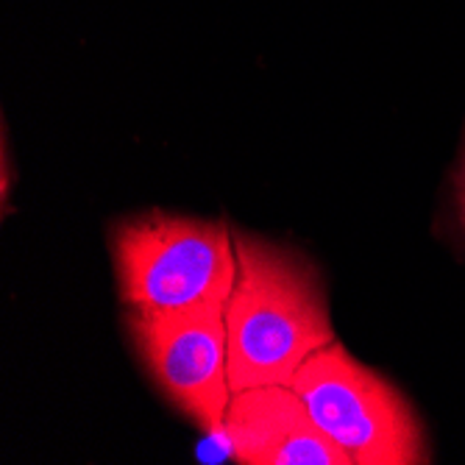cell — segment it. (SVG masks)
<instances>
[{"instance_id":"cell-7","label":"cell","mask_w":465,"mask_h":465,"mask_svg":"<svg viewBox=\"0 0 465 465\" xmlns=\"http://www.w3.org/2000/svg\"><path fill=\"white\" fill-rule=\"evenodd\" d=\"M462 176H465V171H462Z\"/></svg>"},{"instance_id":"cell-4","label":"cell","mask_w":465,"mask_h":465,"mask_svg":"<svg viewBox=\"0 0 465 465\" xmlns=\"http://www.w3.org/2000/svg\"><path fill=\"white\" fill-rule=\"evenodd\" d=\"M226 304L129 307L125 326L156 388L193 424L223 438L232 401Z\"/></svg>"},{"instance_id":"cell-3","label":"cell","mask_w":465,"mask_h":465,"mask_svg":"<svg viewBox=\"0 0 465 465\" xmlns=\"http://www.w3.org/2000/svg\"><path fill=\"white\" fill-rule=\"evenodd\" d=\"M290 385L351 465L430 462L427 438L410 401L341 343L315 351Z\"/></svg>"},{"instance_id":"cell-6","label":"cell","mask_w":465,"mask_h":465,"mask_svg":"<svg viewBox=\"0 0 465 465\" xmlns=\"http://www.w3.org/2000/svg\"><path fill=\"white\" fill-rule=\"evenodd\" d=\"M460 221H462V229H465V190L460 193Z\"/></svg>"},{"instance_id":"cell-5","label":"cell","mask_w":465,"mask_h":465,"mask_svg":"<svg viewBox=\"0 0 465 465\" xmlns=\"http://www.w3.org/2000/svg\"><path fill=\"white\" fill-rule=\"evenodd\" d=\"M223 440L242 465H351L292 385L232 393Z\"/></svg>"},{"instance_id":"cell-1","label":"cell","mask_w":465,"mask_h":465,"mask_svg":"<svg viewBox=\"0 0 465 465\" xmlns=\"http://www.w3.org/2000/svg\"><path fill=\"white\" fill-rule=\"evenodd\" d=\"M237 276L226 302L232 393L290 385L299 368L334 343L318 271L295 251L234 234Z\"/></svg>"},{"instance_id":"cell-2","label":"cell","mask_w":465,"mask_h":465,"mask_svg":"<svg viewBox=\"0 0 465 465\" xmlns=\"http://www.w3.org/2000/svg\"><path fill=\"white\" fill-rule=\"evenodd\" d=\"M112 253L125 307L226 304L237 276L234 234L223 221L148 213L114 229Z\"/></svg>"}]
</instances>
